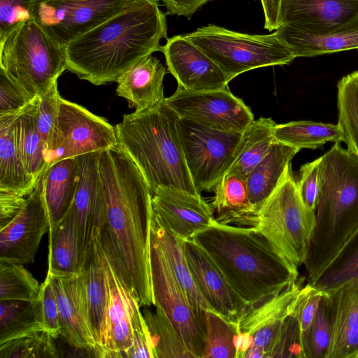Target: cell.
<instances>
[{"instance_id":"obj_1","label":"cell","mask_w":358,"mask_h":358,"mask_svg":"<svg viewBox=\"0 0 358 358\" xmlns=\"http://www.w3.org/2000/svg\"><path fill=\"white\" fill-rule=\"evenodd\" d=\"M103 210L94 227L115 275L140 306L154 305L150 269L152 192L141 172L118 146L101 152Z\"/></svg>"},{"instance_id":"obj_2","label":"cell","mask_w":358,"mask_h":358,"mask_svg":"<svg viewBox=\"0 0 358 358\" xmlns=\"http://www.w3.org/2000/svg\"><path fill=\"white\" fill-rule=\"evenodd\" d=\"M166 37L159 0H136L64 47L67 70L94 85L117 82L139 60L161 51Z\"/></svg>"},{"instance_id":"obj_3","label":"cell","mask_w":358,"mask_h":358,"mask_svg":"<svg viewBox=\"0 0 358 358\" xmlns=\"http://www.w3.org/2000/svg\"><path fill=\"white\" fill-rule=\"evenodd\" d=\"M191 239L211 257L248 307L262 303L298 279V268L256 227L215 221Z\"/></svg>"},{"instance_id":"obj_4","label":"cell","mask_w":358,"mask_h":358,"mask_svg":"<svg viewBox=\"0 0 358 358\" xmlns=\"http://www.w3.org/2000/svg\"><path fill=\"white\" fill-rule=\"evenodd\" d=\"M320 158L315 226L304 262L313 281L358 231V157L336 142Z\"/></svg>"},{"instance_id":"obj_5","label":"cell","mask_w":358,"mask_h":358,"mask_svg":"<svg viewBox=\"0 0 358 358\" xmlns=\"http://www.w3.org/2000/svg\"><path fill=\"white\" fill-rule=\"evenodd\" d=\"M165 98L152 107L124 115L115 127L117 145L138 168L152 194L162 187L201 194L185 162L178 129L179 116Z\"/></svg>"},{"instance_id":"obj_6","label":"cell","mask_w":358,"mask_h":358,"mask_svg":"<svg viewBox=\"0 0 358 358\" xmlns=\"http://www.w3.org/2000/svg\"><path fill=\"white\" fill-rule=\"evenodd\" d=\"M0 68L34 99L67 70L65 50L32 19L0 41Z\"/></svg>"},{"instance_id":"obj_7","label":"cell","mask_w":358,"mask_h":358,"mask_svg":"<svg viewBox=\"0 0 358 358\" xmlns=\"http://www.w3.org/2000/svg\"><path fill=\"white\" fill-rule=\"evenodd\" d=\"M185 35L214 61L230 80L252 69L289 64L296 58L276 31L270 34H248L208 24Z\"/></svg>"},{"instance_id":"obj_8","label":"cell","mask_w":358,"mask_h":358,"mask_svg":"<svg viewBox=\"0 0 358 358\" xmlns=\"http://www.w3.org/2000/svg\"><path fill=\"white\" fill-rule=\"evenodd\" d=\"M315 226V212L303 202L292 166L257 211L258 229L294 266L303 264Z\"/></svg>"},{"instance_id":"obj_9","label":"cell","mask_w":358,"mask_h":358,"mask_svg":"<svg viewBox=\"0 0 358 358\" xmlns=\"http://www.w3.org/2000/svg\"><path fill=\"white\" fill-rule=\"evenodd\" d=\"M178 129L196 189L199 194L212 190L229 170L241 133L214 129L180 117Z\"/></svg>"},{"instance_id":"obj_10","label":"cell","mask_w":358,"mask_h":358,"mask_svg":"<svg viewBox=\"0 0 358 358\" xmlns=\"http://www.w3.org/2000/svg\"><path fill=\"white\" fill-rule=\"evenodd\" d=\"M117 145L115 127L83 106L60 96L56 127L45 152L47 168L67 158Z\"/></svg>"},{"instance_id":"obj_11","label":"cell","mask_w":358,"mask_h":358,"mask_svg":"<svg viewBox=\"0 0 358 358\" xmlns=\"http://www.w3.org/2000/svg\"><path fill=\"white\" fill-rule=\"evenodd\" d=\"M150 269L154 305L165 314L194 358H203L205 327L176 279L152 227Z\"/></svg>"},{"instance_id":"obj_12","label":"cell","mask_w":358,"mask_h":358,"mask_svg":"<svg viewBox=\"0 0 358 358\" xmlns=\"http://www.w3.org/2000/svg\"><path fill=\"white\" fill-rule=\"evenodd\" d=\"M302 287L296 280L280 292L246 308L236 322V358H271Z\"/></svg>"},{"instance_id":"obj_13","label":"cell","mask_w":358,"mask_h":358,"mask_svg":"<svg viewBox=\"0 0 358 358\" xmlns=\"http://www.w3.org/2000/svg\"><path fill=\"white\" fill-rule=\"evenodd\" d=\"M136 0H41L35 20L61 46L79 38Z\"/></svg>"},{"instance_id":"obj_14","label":"cell","mask_w":358,"mask_h":358,"mask_svg":"<svg viewBox=\"0 0 358 358\" xmlns=\"http://www.w3.org/2000/svg\"><path fill=\"white\" fill-rule=\"evenodd\" d=\"M165 102L180 117L227 132L242 133L255 120L250 108L229 87L198 92L178 87Z\"/></svg>"},{"instance_id":"obj_15","label":"cell","mask_w":358,"mask_h":358,"mask_svg":"<svg viewBox=\"0 0 358 358\" xmlns=\"http://www.w3.org/2000/svg\"><path fill=\"white\" fill-rule=\"evenodd\" d=\"M45 171L15 216L0 229V262H34L43 235L49 231L50 217L44 196Z\"/></svg>"},{"instance_id":"obj_16","label":"cell","mask_w":358,"mask_h":358,"mask_svg":"<svg viewBox=\"0 0 358 358\" xmlns=\"http://www.w3.org/2000/svg\"><path fill=\"white\" fill-rule=\"evenodd\" d=\"M161 52L178 87L198 92L228 87L231 80L226 73L185 35L168 38Z\"/></svg>"},{"instance_id":"obj_17","label":"cell","mask_w":358,"mask_h":358,"mask_svg":"<svg viewBox=\"0 0 358 358\" xmlns=\"http://www.w3.org/2000/svg\"><path fill=\"white\" fill-rule=\"evenodd\" d=\"M152 215L183 240L212 225L213 210L201 196L173 188L162 187L152 194Z\"/></svg>"},{"instance_id":"obj_18","label":"cell","mask_w":358,"mask_h":358,"mask_svg":"<svg viewBox=\"0 0 358 358\" xmlns=\"http://www.w3.org/2000/svg\"><path fill=\"white\" fill-rule=\"evenodd\" d=\"M192 276L199 292L211 310L236 322L248 308L207 252L194 240L184 241Z\"/></svg>"},{"instance_id":"obj_19","label":"cell","mask_w":358,"mask_h":358,"mask_svg":"<svg viewBox=\"0 0 358 358\" xmlns=\"http://www.w3.org/2000/svg\"><path fill=\"white\" fill-rule=\"evenodd\" d=\"M81 272L85 280L89 322L96 347V357L107 358L110 289L106 259L94 229L85 251Z\"/></svg>"},{"instance_id":"obj_20","label":"cell","mask_w":358,"mask_h":358,"mask_svg":"<svg viewBox=\"0 0 358 358\" xmlns=\"http://www.w3.org/2000/svg\"><path fill=\"white\" fill-rule=\"evenodd\" d=\"M52 280L59 313L61 336L71 346L92 352L96 357L83 273L69 278L52 276Z\"/></svg>"},{"instance_id":"obj_21","label":"cell","mask_w":358,"mask_h":358,"mask_svg":"<svg viewBox=\"0 0 358 358\" xmlns=\"http://www.w3.org/2000/svg\"><path fill=\"white\" fill-rule=\"evenodd\" d=\"M100 154L101 152H95L78 156V183L70 210L76 222L83 262L105 206V194L99 171Z\"/></svg>"},{"instance_id":"obj_22","label":"cell","mask_w":358,"mask_h":358,"mask_svg":"<svg viewBox=\"0 0 358 358\" xmlns=\"http://www.w3.org/2000/svg\"><path fill=\"white\" fill-rule=\"evenodd\" d=\"M358 17V0H281L280 20L310 34H321Z\"/></svg>"},{"instance_id":"obj_23","label":"cell","mask_w":358,"mask_h":358,"mask_svg":"<svg viewBox=\"0 0 358 358\" xmlns=\"http://www.w3.org/2000/svg\"><path fill=\"white\" fill-rule=\"evenodd\" d=\"M327 294L331 333L324 358H358V278Z\"/></svg>"},{"instance_id":"obj_24","label":"cell","mask_w":358,"mask_h":358,"mask_svg":"<svg viewBox=\"0 0 358 358\" xmlns=\"http://www.w3.org/2000/svg\"><path fill=\"white\" fill-rule=\"evenodd\" d=\"M275 31L296 57L358 48V17L321 34H310L287 24H281Z\"/></svg>"},{"instance_id":"obj_25","label":"cell","mask_w":358,"mask_h":358,"mask_svg":"<svg viewBox=\"0 0 358 358\" xmlns=\"http://www.w3.org/2000/svg\"><path fill=\"white\" fill-rule=\"evenodd\" d=\"M21 111L0 115V192L27 197L38 180L27 172L20 148L17 121Z\"/></svg>"},{"instance_id":"obj_26","label":"cell","mask_w":358,"mask_h":358,"mask_svg":"<svg viewBox=\"0 0 358 358\" xmlns=\"http://www.w3.org/2000/svg\"><path fill=\"white\" fill-rule=\"evenodd\" d=\"M166 73L164 65L152 55L143 58L117 79L116 93L125 99L136 110L155 106L164 99L163 80Z\"/></svg>"},{"instance_id":"obj_27","label":"cell","mask_w":358,"mask_h":358,"mask_svg":"<svg viewBox=\"0 0 358 358\" xmlns=\"http://www.w3.org/2000/svg\"><path fill=\"white\" fill-rule=\"evenodd\" d=\"M210 206L216 212L215 220L224 224L256 227L257 210L251 203L246 176L229 170L216 182Z\"/></svg>"},{"instance_id":"obj_28","label":"cell","mask_w":358,"mask_h":358,"mask_svg":"<svg viewBox=\"0 0 358 358\" xmlns=\"http://www.w3.org/2000/svg\"><path fill=\"white\" fill-rule=\"evenodd\" d=\"M106 268L110 289L107 358L124 357L132 346L131 307L136 297L124 287L107 259Z\"/></svg>"},{"instance_id":"obj_29","label":"cell","mask_w":358,"mask_h":358,"mask_svg":"<svg viewBox=\"0 0 358 358\" xmlns=\"http://www.w3.org/2000/svg\"><path fill=\"white\" fill-rule=\"evenodd\" d=\"M299 150L275 141L266 156L246 176L249 199L257 210L276 189Z\"/></svg>"},{"instance_id":"obj_30","label":"cell","mask_w":358,"mask_h":358,"mask_svg":"<svg viewBox=\"0 0 358 358\" xmlns=\"http://www.w3.org/2000/svg\"><path fill=\"white\" fill-rule=\"evenodd\" d=\"M48 275L69 278L81 272L78 229L73 213L69 209L65 216L49 229Z\"/></svg>"},{"instance_id":"obj_31","label":"cell","mask_w":358,"mask_h":358,"mask_svg":"<svg viewBox=\"0 0 358 358\" xmlns=\"http://www.w3.org/2000/svg\"><path fill=\"white\" fill-rule=\"evenodd\" d=\"M152 229L155 231L171 269L185 294L197 318L205 327V311L210 307L203 298L194 282L186 259L184 241L153 215Z\"/></svg>"},{"instance_id":"obj_32","label":"cell","mask_w":358,"mask_h":358,"mask_svg":"<svg viewBox=\"0 0 358 358\" xmlns=\"http://www.w3.org/2000/svg\"><path fill=\"white\" fill-rule=\"evenodd\" d=\"M78 178V157L58 161L45 169L44 196L50 217V228L55 226L72 206Z\"/></svg>"},{"instance_id":"obj_33","label":"cell","mask_w":358,"mask_h":358,"mask_svg":"<svg viewBox=\"0 0 358 358\" xmlns=\"http://www.w3.org/2000/svg\"><path fill=\"white\" fill-rule=\"evenodd\" d=\"M275 126L276 124L270 117L254 120L241 133L229 170L236 171L247 176L266 156L275 141Z\"/></svg>"},{"instance_id":"obj_34","label":"cell","mask_w":358,"mask_h":358,"mask_svg":"<svg viewBox=\"0 0 358 358\" xmlns=\"http://www.w3.org/2000/svg\"><path fill=\"white\" fill-rule=\"evenodd\" d=\"M274 136L275 141L299 150L316 149L331 141H345L344 134L338 124L313 120H298L276 124Z\"/></svg>"},{"instance_id":"obj_35","label":"cell","mask_w":358,"mask_h":358,"mask_svg":"<svg viewBox=\"0 0 358 358\" xmlns=\"http://www.w3.org/2000/svg\"><path fill=\"white\" fill-rule=\"evenodd\" d=\"M41 330L45 329L38 298L0 301V345Z\"/></svg>"},{"instance_id":"obj_36","label":"cell","mask_w":358,"mask_h":358,"mask_svg":"<svg viewBox=\"0 0 358 358\" xmlns=\"http://www.w3.org/2000/svg\"><path fill=\"white\" fill-rule=\"evenodd\" d=\"M37 96L21 111L17 121L18 141L27 172L36 180L47 169L45 145L36 124Z\"/></svg>"},{"instance_id":"obj_37","label":"cell","mask_w":358,"mask_h":358,"mask_svg":"<svg viewBox=\"0 0 358 358\" xmlns=\"http://www.w3.org/2000/svg\"><path fill=\"white\" fill-rule=\"evenodd\" d=\"M143 317L149 331L155 358H192L182 339L167 317L158 308L154 313L143 309Z\"/></svg>"},{"instance_id":"obj_38","label":"cell","mask_w":358,"mask_h":358,"mask_svg":"<svg viewBox=\"0 0 358 358\" xmlns=\"http://www.w3.org/2000/svg\"><path fill=\"white\" fill-rule=\"evenodd\" d=\"M236 322L210 309L206 310L203 358H236Z\"/></svg>"},{"instance_id":"obj_39","label":"cell","mask_w":358,"mask_h":358,"mask_svg":"<svg viewBox=\"0 0 358 358\" xmlns=\"http://www.w3.org/2000/svg\"><path fill=\"white\" fill-rule=\"evenodd\" d=\"M338 124L348 149L358 157V85L348 75L337 84Z\"/></svg>"},{"instance_id":"obj_40","label":"cell","mask_w":358,"mask_h":358,"mask_svg":"<svg viewBox=\"0 0 358 358\" xmlns=\"http://www.w3.org/2000/svg\"><path fill=\"white\" fill-rule=\"evenodd\" d=\"M358 278V231L312 286L330 292Z\"/></svg>"},{"instance_id":"obj_41","label":"cell","mask_w":358,"mask_h":358,"mask_svg":"<svg viewBox=\"0 0 358 358\" xmlns=\"http://www.w3.org/2000/svg\"><path fill=\"white\" fill-rule=\"evenodd\" d=\"M41 285L23 264L0 262V301L38 299Z\"/></svg>"},{"instance_id":"obj_42","label":"cell","mask_w":358,"mask_h":358,"mask_svg":"<svg viewBox=\"0 0 358 358\" xmlns=\"http://www.w3.org/2000/svg\"><path fill=\"white\" fill-rule=\"evenodd\" d=\"M55 338L45 330L0 345V358H56L60 357Z\"/></svg>"},{"instance_id":"obj_43","label":"cell","mask_w":358,"mask_h":358,"mask_svg":"<svg viewBox=\"0 0 358 358\" xmlns=\"http://www.w3.org/2000/svg\"><path fill=\"white\" fill-rule=\"evenodd\" d=\"M331 315L329 296L324 292L303 345L304 358H324L331 339Z\"/></svg>"},{"instance_id":"obj_44","label":"cell","mask_w":358,"mask_h":358,"mask_svg":"<svg viewBox=\"0 0 358 358\" xmlns=\"http://www.w3.org/2000/svg\"><path fill=\"white\" fill-rule=\"evenodd\" d=\"M60 96L57 81L55 82L42 95L37 96L36 124L45 145V152L50 145L56 127Z\"/></svg>"},{"instance_id":"obj_45","label":"cell","mask_w":358,"mask_h":358,"mask_svg":"<svg viewBox=\"0 0 358 358\" xmlns=\"http://www.w3.org/2000/svg\"><path fill=\"white\" fill-rule=\"evenodd\" d=\"M41 0H0V41L21 24L35 19Z\"/></svg>"},{"instance_id":"obj_46","label":"cell","mask_w":358,"mask_h":358,"mask_svg":"<svg viewBox=\"0 0 358 358\" xmlns=\"http://www.w3.org/2000/svg\"><path fill=\"white\" fill-rule=\"evenodd\" d=\"M140 305L134 298L131 307L132 346L124 357L155 358L149 331L140 311Z\"/></svg>"},{"instance_id":"obj_47","label":"cell","mask_w":358,"mask_h":358,"mask_svg":"<svg viewBox=\"0 0 358 358\" xmlns=\"http://www.w3.org/2000/svg\"><path fill=\"white\" fill-rule=\"evenodd\" d=\"M38 299L44 329L56 339L61 335L59 313L52 276L48 274L41 285Z\"/></svg>"},{"instance_id":"obj_48","label":"cell","mask_w":358,"mask_h":358,"mask_svg":"<svg viewBox=\"0 0 358 358\" xmlns=\"http://www.w3.org/2000/svg\"><path fill=\"white\" fill-rule=\"evenodd\" d=\"M32 100L0 68V115L18 113Z\"/></svg>"},{"instance_id":"obj_49","label":"cell","mask_w":358,"mask_h":358,"mask_svg":"<svg viewBox=\"0 0 358 358\" xmlns=\"http://www.w3.org/2000/svg\"><path fill=\"white\" fill-rule=\"evenodd\" d=\"M320 158L301 166L296 182L299 193L305 206L315 212L320 186Z\"/></svg>"},{"instance_id":"obj_50","label":"cell","mask_w":358,"mask_h":358,"mask_svg":"<svg viewBox=\"0 0 358 358\" xmlns=\"http://www.w3.org/2000/svg\"><path fill=\"white\" fill-rule=\"evenodd\" d=\"M27 197L0 192V229L5 227L18 213Z\"/></svg>"},{"instance_id":"obj_51","label":"cell","mask_w":358,"mask_h":358,"mask_svg":"<svg viewBox=\"0 0 358 358\" xmlns=\"http://www.w3.org/2000/svg\"><path fill=\"white\" fill-rule=\"evenodd\" d=\"M166 8L168 13L184 16H191L207 2L212 0H160Z\"/></svg>"},{"instance_id":"obj_52","label":"cell","mask_w":358,"mask_h":358,"mask_svg":"<svg viewBox=\"0 0 358 358\" xmlns=\"http://www.w3.org/2000/svg\"><path fill=\"white\" fill-rule=\"evenodd\" d=\"M264 13V28L271 31L280 25V10L281 0H261Z\"/></svg>"},{"instance_id":"obj_53","label":"cell","mask_w":358,"mask_h":358,"mask_svg":"<svg viewBox=\"0 0 358 358\" xmlns=\"http://www.w3.org/2000/svg\"><path fill=\"white\" fill-rule=\"evenodd\" d=\"M348 76L358 85V71H356L350 74H348Z\"/></svg>"}]
</instances>
